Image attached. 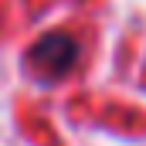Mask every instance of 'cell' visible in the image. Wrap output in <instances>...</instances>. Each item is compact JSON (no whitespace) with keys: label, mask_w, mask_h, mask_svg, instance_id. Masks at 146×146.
I'll list each match as a JSON object with an SVG mask.
<instances>
[{"label":"cell","mask_w":146,"mask_h":146,"mask_svg":"<svg viewBox=\"0 0 146 146\" xmlns=\"http://www.w3.org/2000/svg\"><path fill=\"white\" fill-rule=\"evenodd\" d=\"M75 58H78V41L68 34H44L27 51V65L44 78H61L65 72H72Z\"/></svg>","instance_id":"obj_1"}]
</instances>
